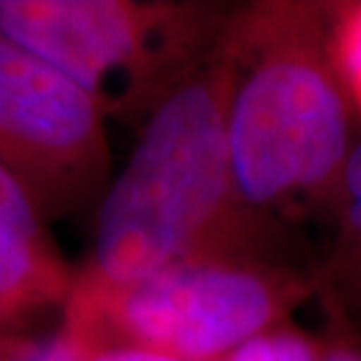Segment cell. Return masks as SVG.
I'll use <instances>...</instances> for the list:
<instances>
[{
	"label": "cell",
	"instance_id": "obj_2",
	"mask_svg": "<svg viewBox=\"0 0 361 361\" xmlns=\"http://www.w3.org/2000/svg\"><path fill=\"white\" fill-rule=\"evenodd\" d=\"M226 132L237 197L265 214L334 202L352 141V106L331 49V5L270 0L230 10Z\"/></svg>",
	"mask_w": 361,
	"mask_h": 361
},
{
	"label": "cell",
	"instance_id": "obj_10",
	"mask_svg": "<svg viewBox=\"0 0 361 361\" xmlns=\"http://www.w3.org/2000/svg\"><path fill=\"white\" fill-rule=\"evenodd\" d=\"M322 338L293 326L291 322L263 331L242 343L221 361H319Z\"/></svg>",
	"mask_w": 361,
	"mask_h": 361
},
{
	"label": "cell",
	"instance_id": "obj_11",
	"mask_svg": "<svg viewBox=\"0 0 361 361\" xmlns=\"http://www.w3.org/2000/svg\"><path fill=\"white\" fill-rule=\"evenodd\" d=\"M329 307V331L322 338V359L319 361H361V341L355 334V322L341 307Z\"/></svg>",
	"mask_w": 361,
	"mask_h": 361
},
{
	"label": "cell",
	"instance_id": "obj_3",
	"mask_svg": "<svg viewBox=\"0 0 361 361\" xmlns=\"http://www.w3.org/2000/svg\"><path fill=\"white\" fill-rule=\"evenodd\" d=\"M228 19L180 0H0V33L120 120L148 118L214 54Z\"/></svg>",
	"mask_w": 361,
	"mask_h": 361
},
{
	"label": "cell",
	"instance_id": "obj_4",
	"mask_svg": "<svg viewBox=\"0 0 361 361\" xmlns=\"http://www.w3.org/2000/svg\"><path fill=\"white\" fill-rule=\"evenodd\" d=\"M319 293L317 272L272 256L180 261L118 286L75 279L63 314L99 345H132L178 361H221L242 343L286 324Z\"/></svg>",
	"mask_w": 361,
	"mask_h": 361
},
{
	"label": "cell",
	"instance_id": "obj_9",
	"mask_svg": "<svg viewBox=\"0 0 361 361\" xmlns=\"http://www.w3.org/2000/svg\"><path fill=\"white\" fill-rule=\"evenodd\" d=\"M331 49L352 106L361 115V0L331 5Z\"/></svg>",
	"mask_w": 361,
	"mask_h": 361
},
{
	"label": "cell",
	"instance_id": "obj_5",
	"mask_svg": "<svg viewBox=\"0 0 361 361\" xmlns=\"http://www.w3.org/2000/svg\"><path fill=\"white\" fill-rule=\"evenodd\" d=\"M106 120L80 85L0 33V167L42 221L104 197L111 185Z\"/></svg>",
	"mask_w": 361,
	"mask_h": 361
},
{
	"label": "cell",
	"instance_id": "obj_12",
	"mask_svg": "<svg viewBox=\"0 0 361 361\" xmlns=\"http://www.w3.org/2000/svg\"><path fill=\"white\" fill-rule=\"evenodd\" d=\"M87 361H178L157 352L132 348V345H99L92 350Z\"/></svg>",
	"mask_w": 361,
	"mask_h": 361
},
{
	"label": "cell",
	"instance_id": "obj_7",
	"mask_svg": "<svg viewBox=\"0 0 361 361\" xmlns=\"http://www.w3.org/2000/svg\"><path fill=\"white\" fill-rule=\"evenodd\" d=\"M336 237L317 272L319 293L352 322L361 319V141L355 143L334 195Z\"/></svg>",
	"mask_w": 361,
	"mask_h": 361
},
{
	"label": "cell",
	"instance_id": "obj_1",
	"mask_svg": "<svg viewBox=\"0 0 361 361\" xmlns=\"http://www.w3.org/2000/svg\"><path fill=\"white\" fill-rule=\"evenodd\" d=\"M228 63L214 54L162 99L101 197L75 279L118 286L207 256H265V223L237 197L226 132Z\"/></svg>",
	"mask_w": 361,
	"mask_h": 361
},
{
	"label": "cell",
	"instance_id": "obj_6",
	"mask_svg": "<svg viewBox=\"0 0 361 361\" xmlns=\"http://www.w3.org/2000/svg\"><path fill=\"white\" fill-rule=\"evenodd\" d=\"M75 284L45 221L17 180L0 167V331L17 334L21 322L49 307H66Z\"/></svg>",
	"mask_w": 361,
	"mask_h": 361
},
{
	"label": "cell",
	"instance_id": "obj_8",
	"mask_svg": "<svg viewBox=\"0 0 361 361\" xmlns=\"http://www.w3.org/2000/svg\"><path fill=\"white\" fill-rule=\"evenodd\" d=\"M97 343L87 329L63 314L56 334L42 341H28L19 334L0 331V361H87Z\"/></svg>",
	"mask_w": 361,
	"mask_h": 361
}]
</instances>
